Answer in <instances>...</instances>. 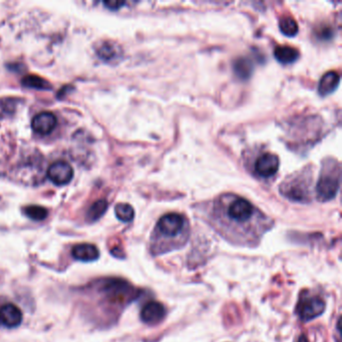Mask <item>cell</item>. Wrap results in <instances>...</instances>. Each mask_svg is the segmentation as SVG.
<instances>
[{"instance_id": "cell-1", "label": "cell", "mask_w": 342, "mask_h": 342, "mask_svg": "<svg viewBox=\"0 0 342 342\" xmlns=\"http://www.w3.org/2000/svg\"><path fill=\"white\" fill-rule=\"evenodd\" d=\"M205 220L228 242L241 246H257L272 228L273 220L248 200L223 194L201 209Z\"/></svg>"}, {"instance_id": "cell-2", "label": "cell", "mask_w": 342, "mask_h": 342, "mask_svg": "<svg viewBox=\"0 0 342 342\" xmlns=\"http://www.w3.org/2000/svg\"><path fill=\"white\" fill-rule=\"evenodd\" d=\"M189 235L190 224L184 215L166 214L158 221L151 236V252L156 256L181 249L187 243Z\"/></svg>"}, {"instance_id": "cell-3", "label": "cell", "mask_w": 342, "mask_h": 342, "mask_svg": "<svg viewBox=\"0 0 342 342\" xmlns=\"http://www.w3.org/2000/svg\"><path fill=\"white\" fill-rule=\"evenodd\" d=\"M312 186V170L305 168L287 178L280 186L281 194L293 202L310 201Z\"/></svg>"}, {"instance_id": "cell-4", "label": "cell", "mask_w": 342, "mask_h": 342, "mask_svg": "<svg viewBox=\"0 0 342 342\" xmlns=\"http://www.w3.org/2000/svg\"><path fill=\"white\" fill-rule=\"evenodd\" d=\"M340 166L337 160L326 159L322 162L319 180L316 186L319 201H330L336 196L340 185Z\"/></svg>"}, {"instance_id": "cell-5", "label": "cell", "mask_w": 342, "mask_h": 342, "mask_svg": "<svg viewBox=\"0 0 342 342\" xmlns=\"http://www.w3.org/2000/svg\"><path fill=\"white\" fill-rule=\"evenodd\" d=\"M100 290L111 302L120 306L131 302L137 294L131 284L118 278L106 279L100 286Z\"/></svg>"}, {"instance_id": "cell-6", "label": "cell", "mask_w": 342, "mask_h": 342, "mask_svg": "<svg viewBox=\"0 0 342 342\" xmlns=\"http://www.w3.org/2000/svg\"><path fill=\"white\" fill-rule=\"evenodd\" d=\"M325 310V303L319 297H303L297 305V314L304 322L318 317Z\"/></svg>"}, {"instance_id": "cell-7", "label": "cell", "mask_w": 342, "mask_h": 342, "mask_svg": "<svg viewBox=\"0 0 342 342\" xmlns=\"http://www.w3.org/2000/svg\"><path fill=\"white\" fill-rule=\"evenodd\" d=\"M279 158L276 155L271 153H264L261 154L255 160L254 173L260 178L268 179L276 175L279 169Z\"/></svg>"}, {"instance_id": "cell-8", "label": "cell", "mask_w": 342, "mask_h": 342, "mask_svg": "<svg viewBox=\"0 0 342 342\" xmlns=\"http://www.w3.org/2000/svg\"><path fill=\"white\" fill-rule=\"evenodd\" d=\"M47 177L55 185L69 184L73 177V170L67 162H55L47 169Z\"/></svg>"}, {"instance_id": "cell-9", "label": "cell", "mask_w": 342, "mask_h": 342, "mask_svg": "<svg viewBox=\"0 0 342 342\" xmlns=\"http://www.w3.org/2000/svg\"><path fill=\"white\" fill-rule=\"evenodd\" d=\"M22 310L12 303L4 304L0 307V323L7 328L18 327L23 322Z\"/></svg>"}, {"instance_id": "cell-10", "label": "cell", "mask_w": 342, "mask_h": 342, "mask_svg": "<svg viewBox=\"0 0 342 342\" xmlns=\"http://www.w3.org/2000/svg\"><path fill=\"white\" fill-rule=\"evenodd\" d=\"M165 315L166 309L164 305L157 301H151L143 307L140 312V319L147 324L155 325L160 323L165 318Z\"/></svg>"}, {"instance_id": "cell-11", "label": "cell", "mask_w": 342, "mask_h": 342, "mask_svg": "<svg viewBox=\"0 0 342 342\" xmlns=\"http://www.w3.org/2000/svg\"><path fill=\"white\" fill-rule=\"evenodd\" d=\"M57 124L56 116L52 113L44 112L36 114L31 120V128L41 135H48L51 133Z\"/></svg>"}, {"instance_id": "cell-12", "label": "cell", "mask_w": 342, "mask_h": 342, "mask_svg": "<svg viewBox=\"0 0 342 342\" xmlns=\"http://www.w3.org/2000/svg\"><path fill=\"white\" fill-rule=\"evenodd\" d=\"M71 255L75 260L82 262H92L98 259L99 250L92 244H77L71 249Z\"/></svg>"}, {"instance_id": "cell-13", "label": "cell", "mask_w": 342, "mask_h": 342, "mask_svg": "<svg viewBox=\"0 0 342 342\" xmlns=\"http://www.w3.org/2000/svg\"><path fill=\"white\" fill-rule=\"evenodd\" d=\"M96 53L98 57L102 58L103 61L112 63L122 57L123 50L117 44H115L112 41H106L99 44V46H97Z\"/></svg>"}, {"instance_id": "cell-14", "label": "cell", "mask_w": 342, "mask_h": 342, "mask_svg": "<svg viewBox=\"0 0 342 342\" xmlns=\"http://www.w3.org/2000/svg\"><path fill=\"white\" fill-rule=\"evenodd\" d=\"M340 76L336 71L326 72L320 79L318 91L320 95L325 96L335 91L339 85Z\"/></svg>"}, {"instance_id": "cell-15", "label": "cell", "mask_w": 342, "mask_h": 342, "mask_svg": "<svg viewBox=\"0 0 342 342\" xmlns=\"http://www.w3.org/2000/svg\"><path fill=\"white\" fill-rule=\"evenodd\" d=\"M275 58L283 65H290L299 58V51L296 48L288 46H278L274 50Z\"/></svg>"}, {"instance_id": "cell-16", "label": "cell", "mask_w": 342, "mask_h": 342, "mask_svg": "<svg viewBox=\"0 0 342 342\" xmlns=\"http://www.w3.org/2000/svg\"><path fill=\"white\" fill-rule=\"evenodd\" d=\"M23 86L26 88L30 89H35V90H50L51 85L41 76L34 75V74H29L26 75L23 78Z\"/></svg>"}, {"instance_id": "cell-17", "label": "cell", "mask_w": 342, "mask_h": 342, "mask_svg": "<svg viewBox=\"0 0 342 342\" xmlns=\"http://www.w3.org/2000/svg\"><path fill=\"white\" fill-rule=\"evenodd\" d=\"M109 204L106 200H98L94 202L87 213V219L90 222H95L100 219L104 214L107 212Z\"/></svg>"}, {"instance_id": "cell-18", "label": "cell", "mask_w": 342, "mask_h": 342, "mask_svg": "<svg viewBox=\"0 0 342 342\" xmlns=\"http://www.w3.org/2000/svg\"><path fill=\"white\" fill-rule=\"evenodd\" d=\"M234 70L240 78L247 79L252 74L253 64L247 58H238L234 64Z\"/></svg>"}, {"instance_id": "cell-19", "label": "cell", "mask_w": 342, "mask_h": 342, "mask_svg": "<svg viewBox=\"0 0 342 342\" xmlns=\"http://www.w3.org/2000/svg\"><path fill=\"white\" fill-rule=\"evenodd\" d=\"M114 212H115V216L116 218L125 223L131 222L134 217H135V211L134 208L129 204L126 203H119L115 206L114 208Z\"/></svg>"}, {"instance_id": "cell-20", "label": "cell", "mask_w": 342, "mask_h": 342, "mask_svg": "<svg viewBox=\"0 0 342 342\" xmlns=\"http://www.w3.org/2000/svg\"><path fill=\"white\" fill-rule=\"evenodd\" d=\"M279 28L281 32L287 36H294L298 32V24L291 16H284L279 22Z\"/></svg>"}, {"instance_id": "cell-21", "label": "cell", "mask_w": 342, "mask_h": 342, "mask_svg": "<svg viewBox=\"0 0 342 342\" xmlns=\"http://www.w3.org/2000/svg\"><path fill=\"white\" fill-rule=\"evenodd\" d=\"M23 212L29 219L33 221H43L48 215L46 208L41 206H27L24 208Z\"/></svg>"}, {"instance_id": "cell-22", "label": "cell", "mask_w": 342, "mask_h": 342, "mask_svg": "<svg viewBox=\"0 0 342 342\" xmlns=\"http://www.w3.org/2000/svg\"><path fill=\"white\" fill-rule=\"evenodd\" d=\"M104 4L109 9L116 10V9H119L122 6H124L126 4V2L125 1H118V0H107V1H104Z\"/></svg>"}, {"instance_id": "cell-23", "label": "cell", "mask_w": 342, "mask_h": 342, "mask_svg": "<svg viewBox=\"0 0 342 342\" xmlns=\"http://www.w3.org/2000/svg\"><path fill=\"white\" fill-rule=\"evenodd\" d=\"M299 342H308V341H307V338H306V336H305V335H302V336L300 337V341Z\"/></svg>"}]
</instances>
